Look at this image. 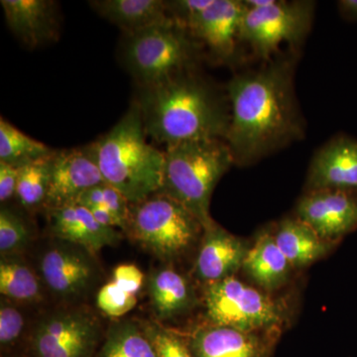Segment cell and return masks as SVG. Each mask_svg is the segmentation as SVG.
<instances>
[{
	"mask_svg": "<svg viewBox=\"0 0 357 357\" xmlns=\"http://www.w3.org/2000/svg\"><path fill=\"white\" fill-rule=\"evenodd\" d=\"M294 70L295 59L281 58L227 84L230 122L225 141L234 164L251 165L304 136Z\"/></svg>",
	"mask_w": 357,
	"mask_h": 357,
	"instance_id": "1",
	"label": "cell"
},
{
	"mask_svg": "<svg viewBox=\"0 0 357 357\" xmlns=\"http://www.w3.org/2000/svg\"><path fill=\"white\" fill-rule=\"evenodd\" d=\"M88 208L93 213L96 220L103 227L114 229L115 227H121L122 229L128 230V225H126V222L107 208H102V206H93V208Z\"/></svg>",
	"mask_w": 357,
	"mask_h": 357,
	"instance_id": "35",
	"label": "cell"
},
{
	"mask_svg": "<svg viewBox=\"0 0 357 357\" xmlns=\"http://www.w3.org/2000/svg\"><path fill=\"white\" fill-rule=\"evenodd\" d=\"M6 24L26 48L57 41L60 11L53 0H1Z\"/></svg>",
	"mask_w": 357,
	"mask_h": 357,
	"instance_id": "15",
	"label": "cell"
},
{
	"mask_svg": "<svg viewBox=\"0 0 357 357\" xmlns=\"http://www.w3.org/2000/svg\"><path fill=\"white\" fill-rule=\"evenodd\" d=\"M53 154L20 169L15 198L26 210L44 208L50 185Z\"/></svg>",
	"mask_w": 357,
	"mask_h": 357,
	"instance_id": "25",
	"label": "cell"
},
{
	"mask_svg": "<svg viewBox=\"0 0 357 357\" xmlns=\"http://www.w3.org/2000/svg\"><path fill=\"white\" fill-rule=\"evenodd\" d=\"M76 204H81L86 208L102 206V208H107L123 220L128 227L130 203L121 192L117 191L115 188L107 183L96 185L84 192L77 199Z\"/></svg>",
	"mask_w": 357,
	"mask_h": 357,
	"instance_id": "28",
	"label": "cell"
},
{
	"mask_svg": "<svg viewBox=\"0 0 357 357\" xmlns=\"http://www.w3.org/2000/svg\"><path fill=\"white\" fill-rule=\"evenodd\" d=\"M84 249L54 248L49 249L40 261L42 278L52 292L63 297L83 293L89 287L95 268Z\"/></svg>",
	"mask_w": 357,
	"mask_h": 357,
	"instance_id": "18",
	"label": "cell"
},
{
	"mask_svg": "<svg viewBox=\"0 0 357 357\" xmlns=\"http://www.w3.org/2000/svg\"><path fill=\"white\" fill-rule=\"evenodd\" d=\"M0 292L21 303L36 302L41 298L36 275L24 262L10 255H4L0 261Z\"/></svg>",
	"mask_w": 357,
	"mask_h": 357,
	"instance_id": "24",
	"label": "cell"
},
{
	"mask_svg": "<svg viewBox=\"0 0 357 357\" xmlns=\"http://www.w3.org/2000/svg\"><path fill=\"white\" fill-rule=\"evenodd\" d=\"M337 6L340 15L345 20L357 22V0H342Z\"/></svg>",
	"mask_w": 357,
	"mask_h": 357,
	"instance_id": "36",
	"label": "cell"
},
{
	"mask_svg": "<svg viewBox=\"0 0 357 357\" xmlns=\"http://www.w3.org/2000/svg\"><path fill=\"white\" fill-rule=\"evenodd\" d=\"M338 190L357 194V140L340 135L317 152L307 173L306 192Z\"/></svg>",
	"mask_w": 357,
	"mask_h": 357,
	"instance_id": "14",
	"label": "cell"
},
{
	"mask_svg": "<svg viewBox=\"0 0 357 357\" xmlns=\"http://www.w3.org/2000/svg\"><path fill=\"white\" fill-rule=\"evenodd\" d=\"M95 144L55 150L52 158L50 185L45 210L76 204L84 192L103 184Z\"/></svg>",
	"mask_w": 357,
	"mask_h": 357,
	"instance_id": "10",
	"label": "cell"
},
{
	"mask_svg": "<svg viewBox=\"0 0 357 357\" xmlns=\"http://www.w3.org/2000/svg\"><path fill=\"white\" fill-rule=\"evenodd\" d=\"M279 333L246 332L210 324L196 328L187 342L196 357H270Z\"/></svg>",
	"mask_w": 357,
	"mask_h": 357,
	"instance_id": "12",
	"label": "cell"
},
{
	"mask_svg": "<svg viewBox=\"0 0 357 357\" xmlns=\"http://www.w3.org/2000/svg\"><path fill=\"white\" fill-rule=\"evenodd\" d=\"M20 169L0 162V202L2 204L16 196Z\"/></svg>",
	"mask_w": 357,
	"mask_h": 357,
	"instance_id": "34",
	"label": "cell"
},
{
	"mask_svg": "<svg viewBox=\"0 0 357 357\" xmlns=\"http://www.w3.org/2000/svg\"><path fill=\"white\" fill-rule=\"evenodd\" d=\"M30 229L24 218L11 208L0 211V251L11 255L24 248L30 241Z\"/></svg>",
	"mask_w": 357,
	"mask_h": 357,
	"instance_id": "27",
	"label": "cell"
},
{
	"mask_svg": "<svg viewBox=\"0 0 357 357\" xmlns=\"http://www.w3.org/2000/svg\"><path fill=\"white\" fill-rule=\"evenodd\" d=\"M148 137L165 148L206 139H225L230 122L229 98L195 69L153 86L138 88Z\"/></svg>",
	"mask_w": 357,
	"mask_h": 357,
	"instance_id": "2",
	"label": "cell"
},
{
	"mask_svg": "<svg viewBox=\"0 0 357 357\" xmlns=\"http://www.w3.org/2000/svg\"><path fill=\"white\" fill-rule=\"evenodd\" d=\"M98 335V321L91 314L59 312L35 328L31 349L35 357H93Z\"/></svg>",
	"mask_w": 357,
	"mask_h": 357,
	"instance_id": "9",
	"label": "cell"
},
{
	"mask_svg": "<svg viewBox=\"0 0 357 357\" xmlns=\"http://www.w3.org/2000/svg\"><path fill=\"white\" fill-rule=\"evenodd\" d=\"M251 244L213 222L204 229L203 239L195 263L199 280L208 284L234 277L243 269Z\"/></svg>",
	"mask_w": 357,
	"mask_h": 357,
	"instance_id": "16",
	"label": "cell"
},
{
	"mask_svg": "<svg viewBox=\"0 0 357 357\" xmlns=\"http://www.w3.org/2000/svg\"><path fill=\"white\" fill-rule=\"evenodd\" d=\"M161 192L176 199L195 215L204 229L213 225L211 195L218 183L234 165V157L223 139L180 143L164 149Z\"/></svg>",
	"mask_w": 357,
	"mask_h": 357,
	"instance_id": "4",
	"label": "cell"
},
{
	"mask_svg": "<svg viewBox=\"0 0 357 357\" xmlns=\"http://www.w3.org/2000/svg\"><path fill=\"white\" fill-rule=\"evenodd\" d=\"M55 150L26 135L13 124L0 117V162L16 168L51 156Z\"/></svg>",
	"mask_w": 357,
	"mask_h": 357,
	"instance_id": "23",
	"label": "cell"
},
{
	"mask_svg": "<svg viewBox=\"0 0 357 357\" xmlns=\"http://www.w3.org/2000/svg\"><path fill=\"white\" fill-rule=\"evenodd\" d=\"M275 241L296 269L310 266L326 257L337 244L321 238L297 218H284L273 231Z\"/></svg>",
	"mask_w": 357,
	"mask_h": 357,
	"instance_id": "21",
	"label": "cell"
},
{
	"mask_svg": "<svg viewBox=\"0 0 357 357\" xmlns=\"http://www.w3.org/2000/svg\"><path fill=\"white\" fill-rule=\"evenodd\" d=\"M114 282L126 292L136 295L142 288L144 274L135 265L122 264L114 269Z\"/></svg>",
	"mask_w": 357,
	"mask_h": 357,
	"instance_id": "33",
	"label": "cell"
},
{
	"mask_svg": "<svg viewBox=\"0 0 357 357\" xmlns=\"http://www.w3.org/2000/svg\"><path fill=\"white\" fill-rule=\"evenodd\" d=\"M296 218L324 241L337 244L357 229V194L338 190L306 192L296 206Z\"/></svg>",
	"mask_w": 357,
	"mask_h": 357,
	"instance_id": "11",
	"label": "cell"
},
{
	"mask_svg": "<svg viewBox=\"0 0 357 357\" xmlns=\"http://www.w3.org/2000/svg\"><path fill=\"white\" fill-rule=\"evenodd\" d=\"M198 50L194 37L170 20L142 31L124 35L121 59L138 88L153 86L195 69Z\"/></svg>",
	"mask_w": 357,
	"mask_h": 357,
	"instance_id": "5",
	"label": "cell"
},
{
	"mask_svg": "<svg viewBox=\"0 0 357 357\" xmlns=\"http://www.w3.org/2000/svg\"><path fill=\"white\" fill-rule=\"evenodd\" d=\"M46 211L54 236L84 249L89 255L119 241V234L116 230L103 227L91 211L81 204H70Z\"/></svg>",
	"mask_w": 357,
	"mask_h": 357,
	"instance_id": "17",
	"label": "cell"
},
{
	"mask_svg": "<svg viewBox=\"0 0 357 357\" xmlns=\"http://www.w3.org/2000/svg\"><path fill=\"white\" fill-rule=\"evenodd\" d=\"M213 0H174L166 1L169 16L188 30L199 14L211 6Z\"/></svg>",
	"mask_w": 357,
	"mask_h": 357,
	"instance_id": "31",
	"label": "cell"
},
{
	"mask_svg": "<svg viewBox=\"0 0 357 357\" xmlns=\"http://www.w3.org/2000/svg\"><path fill=\"white\" fill-rule=\"evenodd\" d=\"M158 357H196L189 344L178 335L157 324L148 323L142 326Z\"/></svg>",
	"mask_w": 357,
	"mask_h": 357,
	"instance_id": "29",
	"label": "cell"
},
{
	"mask_svg": "<svg viewBox=\"0 0 357 357\" xmlns=\"http://www.w3.org/2000/svg\"><path fill=\"white\" fill-rule=\"evenodd\" d=\"M24 328V319L16 307L2 303L0 307V344L2 347L13 344Z\"/></svg>",
	"mask_w": 357,
	"mask_h": 357,
	"instance_id": "32",
	"label": "cell"
},
{
	"mask_svg": "<svg viewBox=\"0 0 357 357\" xmlns=\"http://www.w3.org/2000/svg\"><path fill=\"white\" fill-rule=\"evenodd\" d=\"M293 267L275 241L273 231L264 229L251 244L243 270L262 291L270 293L283 287Z\"/></svg>",
	"mask_w": 357,
	"mask_h": 357,
	"instance_id": "19",
	"label": "cell"
},
{
	"mask_svg": "<svg viewBox=\"0 0 357 357\" xmlns=\"http://www.w3.org/2000/svg\"><path fill=\"white\" fill-rule=\"evenodd\" d=\"M128 230L143 248L165 261L184 255L204 234L203 225L191 211L161 192L130 204Z\"/></svg>",
	"mask_w": 357,
	"mask_h": 357,
	"instance_id": "6",
	"label": "cell"
},
{
	"mask_svg": "<svg viewBox=\"0 0 357 357\" xmlns=\"http://www.w3.org/2000/svg\"><path fill=\"white\" fill-rule=\"evenodd\" d=\"M246 6L238 0H213L188 28L194 38L208 47L218 60L229 62L241 41V27Z\"/></svg>",
	"mask_w": 357,
	"mask_h": 357,
	"instance_id": "13",
	"label": "cell"
},
{
	"mask_svg": "<svg viewBox=\"0 0 357 357\" xmlns=\"http://www.w3.org/2000/svg\"><path fill=\"white\" fill-rule=\"evenodd\" d=\"M137 298L134 294L126 292L114 282L105 284L98 293L96 304L107 316L119 318L128 314L135 307Z\"/></svg>",
	"mask_w": 357,
	"mask_h": 357,
	"instance_id": "30",
	"label": "cell"
},
{
	"mask_svg": "<svg viewBox=\"0 0 357 357\" xmlns=\"http://www.w3.org/2000/svg\"><path fill=\"white\" fill-rule=\"evenodd\" d=\"M89 3L98 15L117 26L124 35L172 20L166 1L162 0H93Z\"/></svg>",
	"mask_w": 357,
	"mask_h": 357,
	"instance_id": "20",
	"label": "cell"
},
{
	"mask_svg": "<svg viewBox=\"0 0 357 357\" xmlns=\"http://www.w3.org/2000/svg\"><path fill=\"white\" fill-rule=\"evenodd\" d=\"M204 303L211 325L246 332H281L287 317L283 303L236 276L208 284Z\"/></svg>",
	"mask_w": 357,
	"mask_h": 357,
	"instance_id": "7",
	"label": "cell"
},
{
	"mask_svg": "<svg viewBox=\"0 0 357 357\" xmlns=\"http://www.w3.org/2000/svg\"><path fill=\"white\" fill-rule=\"evenodd\" d=\"M139 105L130 107L109 132L93 142L105 182L135 204L161 191L164 150L147 140Z\"/></svg>",
	"mask_w": 357,
	"mask_h": 357,
	"instance_id": "3",
	"label": "cell"
},
{
	"mask_svg": "<svg viewBox=\"0 0 357 357\" xmlns=\"http://www.w3.org/2000/svg\"><path fill=\"white\" fill-rule=\"evenodd\" d=\"M100 357H158V354L142 328L126 321L110 328Z\"/></svg>",
	"mask_w": 357,
	"mask_h": 357,
	"instance_id": "26",
	"label": "cell"
},
{
	"mask_svg": "<svg viewBox=\"0 0 357 357\" xmlns=\"http://www.w3.org/2000/svg\"><path fill=\"white\" fill-rule=\"evenodd\" d=\"M314 11L312 1L276 0L263 8L246 7L241 41L250 45L258 57L269 59L283 43H302L311 29Z\"/></svg>",
	"mask_w": 357,
	"mask_h": 357,
	"instance_id": "8",
	"label": "cell"
},
{
	"mask_svg": "<svg viewBox=\"0 0 357 357\" xmlns=\"http://www.w3.org/2000/svg\"><path fill=\"white\" fill-rule=\"evenodd\" d=\"M275 1H276V0H248V1H244V4H245L246 7H248V8L257 9L271 6Z\"/></svg>",
	"mask_w": 357,
	"mask_h": 357,
	"instance_id": "37",
	"label": "cell"
},
{
	"mask_svg": "<svg viewBox=\"0 0 357 357\" xmlns=\"http://www.w3.org/2000/svg\"><path fill=\"white\" fill-rule=\"evenodd\" d=\"M149 296L155 316L161 321L181 316L196 301L191 283L172 268H161L151 274Z\"/></svg>",
	"mask_w": 357,
	"mask_h": 357,
	"instance_id": "22",
	"label": "cell"
}]
</instances>
